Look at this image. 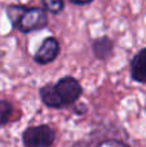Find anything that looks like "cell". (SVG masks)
Listing matches in <instances>:
<instances>
[{"instance_id":"30bf717a","label":"cell","mask_w":146,"mask_h":147,"mask_svg":"<svg viewBox=\"0 0 146 147\" xmlns=\"http://www.w3.org/2000/svg\"><path fill=\"white\" fill-rule=\"evenodd\" d=\"M96 147H131L128 143H126L124 141L118 140V138H106L102 140L96 145Z\"/></svg>"},{"instance_id":"277c9868","label":"cell","mask_w":146,"mask_h":147,"mask_svg":"<svg viewBox=\"0 0 146 147\" xmlns=\"http://www.w3.org/2000/svg\"><path fill=\"white\" fill-rule=\"evenodd\" d=\"M59 43L56 38L48 36L43 40L41 45L34 56V61L39 65H48L53 62L59 54Z\"/></svg>"},{"instance_id":"6da1fadb","label":"cell","mask_w":146,"mask_h":147,"mask_svg":"<svg viewBox=\"0 0 146 147\" xmlns=\"http://www.w3.org/2000/svg\"><path fill=\"white\" fill-rule=\"evenodd\" d=\"M7 16L13 27L22 34L41 30L48 25V16L44 8L8 5Z\"/></svg>"},{"instance_id":"8992f818","label":"cell","mask_w":146,"mask_h":147,"mask_svg":"<svg viewBox=\"0 0 146 147\" xmlns=\"http://www.w3.org/2000/svg\"><path fill=\"white\" fill-rule=\"evenodd\" d=\"M92 52L98 59L106 61L113 56L114 43L107 36H101L92 41Z\"/></svg>"},{"instance_id":"8fae6325","label":"cell","mask_w":146,"mask_h":147,"mask_svg":"<svg viewBox=\"0 0 146 147\" xmlns=\"http://www.w3.org/2000/svg\"><path fill=\"white\" fill-rule=\"evenodd\" d=\"M69 1L74 5H88L92 1H95V0H69Z\"/></svg>"},{"instance_id":"9c48e42d","label":"cell","mask_w":146,"mask_h":147,"mask_svg":"<svg viewBox=\"0 0 146 147\" xmlns=\"http://www.w3.org/2000/svg\"><path fill=\"white\" fill-rule=\"evenodd\" d=\"M43 7L47 12H51L53 14H58L64 10L65 1L64 0H41Z\"/></svg>"},{"instance_id":"5b68a950","label":"cell","mask_w":146,"mask_h":147,"mask_svg":"<svg viewBox=\"0 0 146 147\" xmlns=\"http://www.w3.org/2000/svg\"><path fill=\"white\" fill-rule=\"evenodd\" d=\"M131 76L137 83L146 84V48L141 49L132 58Z\"/></svg>"},{"instance_id":"ba28073f","label":"cell","mask_w":146,"mask_h":147,"mask_svg":"<svg viewBox=\"0 0 146 147\" xmlns=\"http://www.w3.org/2000/svg\"><path fill=\"white\" fill-rule=\"evenodd\" d=\"M13 112V106L10 102L5 99H0V128L4 127L9 121Z\"/></svg>"},{"instance_id":"3957f363","label":"cell","mask_w":146,"mask_h":147,"mask_svg":"<svg viewBox=\"0 0 146 147\" xmlns=\"http://www.w3.org/2000/svg\"><path fill=\"white\" fill-rule=\"evenodd\" d=\"M54 85H56V89L65 106L74 105L79 99V97L82 96L83 92L82 85L72 76H65V78L59 79Z\"/></svg>"},{"instance_id":"52a82bcc","label":"cell","mask_w":146,"mask_h":147,"mask_svg":"<svg viewBox=\"0 0 146 147\" xmlns=\"http://www.w3.org/2000/svg\"><path fill=\"white\" fill-rule=\"evenodd\" d=\"M40 98L43 103L51 109H62L65 106L54 84H47L40 89Z\"/></svg>"},{"instance_id":"7a4b0ae2","label":"cell","mask_w":146,"mask_h":147,"mask_svg":"<svg viewBox=\"0 0 146 147\" xmlns=\"http://www.w3.org/2000/svg\"><path fill=\"white\" fill-rule=\"evenodd\" d=\"M54 130L49 125L28 127L22 134L25 147H52L54 143Z\"/></svg>"}]
</instances>
